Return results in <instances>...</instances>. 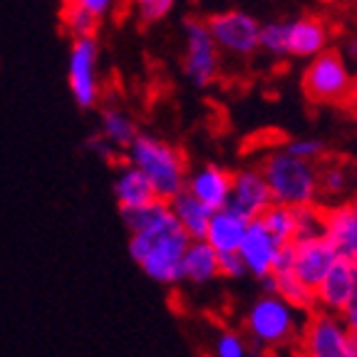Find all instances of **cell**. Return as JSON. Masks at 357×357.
I'll list each match as a JSON object with an SVG mask.
<instances>
[{
  "label": "cell",
  "instance_id": "cell-1",
  "mask_svg": "<svg viewBox=\"0 0 357 357\" xmlns=\"http://www.w3.org/2000/svg\"><path fill=\"white\" fill-rule=\"evenodd\" d=\"M129 231V256L142 273L159 285L184 283V253L189 238L178 229L167 201H154L137 211H122Z\"/></svg>",
  "mask_w": 357,
  "mask_h": 357
},
{
  "label": "cell",
  "instance_id": "cell-2",
  "mask_svg": "<svg viewBox=\"0 0 357 357\" xmlns=\"http://www.w3.org/2000/svg\"><path fill=\"white\" fill-rule=\"evenodd\" d=\"M124 159L149 178L159 201L169 204L181 191H186V178H189L191 169L184 151L174 146L172 142L139 132V137L124 151Z\"/></svg>",
  "mask_w": 357,
  "mask_h": 357
},
{
  "label": "cell",
  "instance_id": "cell-3",
  "mask_svg": "<svg viewBox=\"0 0 357 357\" xmlns=\"http://www.w3.org/2000/svg\"><path fill=\"white\" fill-rule=\"evenodd\" d=\"M261 172L266 176L271 196H273V204H283L290 208L320 204V167H315V164L290 156L285 149H275L263 159Z\"/></svg>",
  "mask_w": 357,
  "mask_h": 357
},
{
  "label": "cell",
  "instance_id": "cell-4",
  "mask_svg": "<svg viewBox=\"0 0 357 357\" xmlns=\"http://www.w3.org/2000/svg\"><path fill=\"white\" fill-rule=\"evenodd\" d=\"M303 320L305 315L293 310L278 296H261L245 310L243 335L261 350H280L298 342Z\"/></svg>",
  "mask_w": 357,
  "mask_h": 357
},
{
  "label": "cell",
  "instance_id": "cell-5",
  "mask_svg": "<svg viewBox=\"0 0 357 357\" xmlns=\"http://www.w3.org/2000/svg\"><path fill=\"white\" fill-rule=\"evenodd\" d=\"M357 79L340 50H325L303 70V92L315 105H350Z\"/></svg>",
  "mask_w": 357,
  "mask_h": 357
},
{
  "label": "cell",
  "instance_id": "cell-6",
  "mask_svg": "<svg viewBox=\"0 0 357 357\" xmlns=\"http://www.w3.org/2000/svg\"><path fill=\"white\" fill-rule=\"evenodd\" d=\"M67 87L79 109H95L102 97L100 43L97 38L73 40L67 55Z\"/></svg>",
  "mask_w": 357,
  "mask_h": 357
},
{
  "label": "cell",
  "instance_id": "cell-7",
  "mask_svg": "<svg viewBox=\"0 0 357 357\" xmlns=\"http://www.w3.org/2000/svg\"><path fill=\"white\" fill-rule=\"evenodd\" d=\"M181 70L186 79L194 87H208L216 82L221 73V50L213 43L204 20H186L184 22V57Z\"/></svg>",
  "mask_w": 357,
  "mask_h": 357
},
{
  "label": "cell",
  "instance_id": "cell-8",
  "mask_svg": "<svg viewBox=\"0 0 357 357\" xmlns=\"http://www.w3.org/2000/svg\"><path fill=\"white\" fill-rule=\"evenodd\" d=\"M206 28L213 43L221 52L234 57H251L258 52V38H261V22L256 15L245 10H221L208 15Z\"/></svg>",
  "mask_w": 357,
  "mask_h": 357
},
{
  "label": "cell",
  "instance_id": "cell-9",
  "mask_svg": "<svg viewBox=\"0 0 357 357\" xmlns=\"http://www.w3.org/2000/svg\"><path fill=\"white\" fill-rule=\"evenodd\" d=\"M347 325L340 315L312 310L303 320L296 350L301 357H350L347 352Z\"/></svg>",
  "mask_w": 357,
  "mask_h": 357
},
{
  "label": "cell",
  "instance_id": "cell-10",
  "mask_svg": "<svg viewBox=\"0 0 357 357\" xmlns=\"http://www.w3.org/2000/svg\"><path fill=\"white\" fill-rule=\"evenodd\" d=\"M271 206H273V196H271V189H268L261 167L236 169L229 196L231 211L243 216L245 221H258Z\"/></svg>",
  "mask_w": 357,
  "mask_h": 357
},
{
  "label": "cell",
  "instance_id": "cell-11",
  "mask_svg": "<svg viewBox=\"0 0 357 357\" xmlns=\"http://www.w3.org/2000/svg\"><path fill=\"white\" fill-rule=\"evenodd\" d=\"M283 245L285 243H280V241L263 226L261 218L251 221L248 223V231H245V236H243V243H241V248H238V256L245 266V273L256 280L273 275Z\"/></svg>",
  "mask_w": 357,
  "mask_h": 357
},
{
  "label": "cell",
  "instance_id": "cell-12",
  "mask_svg": "<svg viewBox=\"0 0 357 357\" xmlns=\"http://www.w3.org/2000/svg\"><path fill=\"white\" fill-rule=\"evenodd\" d=\"M357 301V263L337 258L323 283L315 288V310L342 315Z\"/></svg>",
  "mask_w": 357,
  "mask_h": 357
},
{
  "label": "cell",
  "instance_id": "cell-13",
  "mask_svg": "<svg viewBox=\"0 0 357 357\" xmlns=\"http://www.w3.org/2000/svg\"><path fill=\"white\" fill-rule=\"evenodd\" d=\"M335 261H337V256H335V251L325 238L290 243V273H296L312 290L323 283V278L330 273Z\"/></svg>",
  "mask_w": 357,
  "mask_h": 357
},
{
  "label": "cell",
  "instance_id": "cell-14",
  "mask_svg": "<svg viewBox=\"0 0 357 357\" xmlns=\"http://www.w3.org/2000/svg\"><path fill=\"white\" fill-rule=\"evenodd\" d=\"M335 256L357 263V206L352 201H337L325 206V234Z\"/></svg>",
  "mask_w": 357,
  "mask_h": 357
},
{
  "label": "cell",
  "instance_id": "cell-15",
  "mask_svg": "<svg viewBox=\"0 0 357 357\" xmlns=\"http://www.w3.org/2000/svg\"><path fill=\"white\" fill-rule=\"evenodd\" d=\"M285 22H288V40H285L288 57L310 62L330 50V28L320 15H301Z\"/></svg>",
  "mask_w": 357,
  "mask_h": 357
},
{
  "label": "cell",
  "instance_id": "cell-16",
  "mask_svg": "<svg viewBox=\"0 0 357 357\" xmlns=\"http://www.w3.org/2000/svg\"><path fill=\"white\" fill-rule=\"evenodd\" d=\"M231 181H234V172H229L221 164H201V167L191 169L189 178H186V191L194 199L211 211H221L229 206L231 196Z\"/></svg>",
  "mask_w": 357,
  "mask_h": 357
},
{
  "label": "cell",
  "instance_id": "cell-17",
  "mask_svg": "<svg viewBox=\"0 0 357 357\" xmlns=\"http://www.w3.org/2000/svg\"><path fill=\"white\" fill-rule=\"evenodd\" d=\"M112 191H114V199H117L119 213L137 211V208H144V206H149V204H154V201H159L154 189H151L149 178H146L139 169H134L127 159H124L119 167H114Z\"/></svg>",
  "mask_w": 357,
  "mask_h": 357
},
{
  "label": "cell",
  "instance_id": "cell-18",
  "mask_svg": "<svg viewBox=\"0 0 357 357\" xmlns=\"http://www.w3.org/2000/svg\"><path fill=\"white\" fill-rule=\"evenodd\" d=\"M248 223L251 221H245L243 216L231 211L229 206L221 208V211H213L204 241L211 245L218 256H223V253H238L245 231H248Z\"/></svg>",
  "mask_w": 357,
  "mask_h": 357
},
{
  "label": "cell",
  "instance_id": "cell-19",
  "mask_svg": "<svg viewBox=\"0 0 357 357\" xmlns=\"http://www.w3.org/2000/svg\"><path fill=\"white\" fill-rule=\"evenodd\" d=\"M169 208H172L174 218H176L178 229L184 231V236L189 241H204L208 229V221H211V208H206L199 199L189 194V191H181L176 199L169 201Z\"/></svg>",
  "mask_w": 357,
  "mask_h": 357
},
{
  "label": "cell",
  "instance_id": "cell-20",
  "mask_svg": "<svg viewBox=\"0 0 357 357\" xmlns=\"http://www.w3.org/2000/svg\"><path fill=\"white\" fill-rule=\"evenodd\" d=\"M184 283L189 285H208L218 280V253L206 241H189L184 253Z\"/></svg>",
  "mask_w": 357,
  "mask_h": 357
},
{
  "label": "cell",
  "instance_id": "cell-21",
  "mask_svg": "<svg viewBox=\"0 0 357 357\" xmlns=\"http://www.w3.org/2000/svg\"><path fill=\"white\" fill-rule=\"evenodd\" d=\"M100 134L112 146H117L119 151H127L132 142L139 137V127L124 107L105 105L100 112Z\"/></svg>",
  "mask_w": 357,
  "mask_h": 357
},
{
  "label": "cell",
  "instance_id": "cell-22",
  "mask_svg": "<svg viewBox=\"0 0 357 357\" xmlns=\"http://www.w3.org/2000/svg\"><path fill=\"white\" fill-rule=\"evenodd\" d=\"M275 293L283 303H288L293 310H298L301 315H310L315 310V290L310 285H305L296 273L290 271H278L273 273Z\"/></svg>",
  "mask_w": 357,
  "mask_h": 357
},
{
  "label": "cell",
  "instance_id": "cell-23",
  "mask_svg": "<svg viewBox=\"0 0 357 357\" xmlns=\"http://www.w3.org/2000/svg\"><path fill=\"white\" fill-rule=\"evenodd\" d=\"M60 22H62V30L73 40L95 38L97 28H100V17H95L87 8L77 6V3H62Z\"/></svg>",
  "mask_w": 357,
  "mask_h": 357
},
{
  "label": "cell",
  "instance_id": "cell-24",
  "mask_svg": "<svg viewBox=\"0 0 357 357\" xmlns=\"http://www.w3.org/2000/svg\"><path fill=\"white\" fill-rule=\"evenodd\" d=\"M261 223L266 226L280 243H293L296 241V229H298V208L283 206V204H273L266 213L261 216Z\"/></svg>",
  "mask_w": 357,
  "mask_h": 357
},
{
  "label": "cell",
  "instance_id": "cell-25",
  "mask_svg": "<svg viewBox=\"0 0 357 357\" xmlns=\"http://www.w3.org/2000/svg\"><path fill=\"white\" fill-rule=\"evenodd\" d=\"M318 186L320 199H333V204H337V199L345 196L347 186H350V176L340 164H325L318 172Z\"/></svg>",
  "mask_w": 357,
  "mask_h": 357
},
{
  "label": "cell",
  "instance_id": "cell-26",
  "mask_svg": "<svg viewBox=\"0 0 357 357\" xmlns=\"http://www.w3.org/2000/svg\"><path fill=\"white\" fill-rule=\"evenodd\" d=\"M323 234H325V206H323V204L298 208L296 241L323 238ZM296 241H293V243H296Z\"/></svg>",
  "mask_w": 357,
  "mask_h": 357
},
{
  "label": "cell",
  "instance_id": "cell-27",
  "mask_svg": "<svg viewBox=\"0 0 357 357\" xmlns=\"http://www.w3.org/2000/svg\"><path fill=\"white\" fill-rule=\"evenodd\" d=\"M285 40H288V22L285 20L261 22L258 50L268 52L271 57H288V52H285Z\"/></svg>",
  "mask_w": 357,
  "mask_h": 357
},
{
  "label": "cell",
  "instance_id": "cell-28",
  "mask_svg": "<svg viewBox=\"0 0 357 357\" xmlns=\"http://www.w3.org/2000/svg\"><path fill=\"white\" fill-rule=\"evenodd\" d=\"M208 357H253L251 342L238 330H221L213 340V350Z\"/></svg>",
  "mask_w": 357,
  "mask_h": 357
},
{
  "label": "cell",
  "instance_id": "cell-29",
  "mask_svg": "<svg viewBox=\"0 0 357 357\" xmlns=\"http://www.w3.org/2000/svg\"><path fill=\"white\" fill-rule=\"evenodd\" d=\"M283 149L288 151L290 156H298V159H303V162H307V164H315V167H318L325 159V154H328L325 142L315 139V137H298V139H290Z\"/></svg>",
  "mask_w": 357,
  "mask_h": 357
},
{
  "label": "cell",
  "instance_id": "cell-30",
  "mask_svg": "<svg viewBox=\"0 0 357 357\" xmlns=\"http://www.w3.org/2000/svg\"><path fill=\"white\" fill-rule=\"evenodd\" d=\"M132 3V10L137 15V20L142 25H151V22H159L174 10L176 0H129Z\"/></svg>",
  "mask_w": 357,
  "mask_h": 357
},
{
  "label": "cell",
  "instance_id": "cell-31",
  "mask_svg": "<svg viewBox=\"0 0 357 357\" xmlns=\"http://www.w3.org/2000/svg\"><path fill=\"white\" fill-rule=\"evenodd\" d=\"M84 149H87L89 154H95L97 159H102V162L112 164V167H119V164L124 162L122 156H119V149H117V146H112L109 142H107L100 132L89 134L87 139H84Z\"/></svg>",
  "mask_w": 357,
  "mask_h": 357
},
{
  "label": "cell",
  "instance_id": "cell-32",
  "mask_svg": "<svg viewBox=\"0 0 357 357\" xmlns=\"http://www.w3.org/2000/svg\"><path fill=\"white\" fill-rule=\"evenodd\" d=\"M218 275L229 280H238L243 275H248L238 253H223V256H218Z\"/></svg>",
  "mask_w": 357,
  "mask_h": 357
},
{
  "label": "cell",
  "instance_id": "cell-33",
  "mask_svg": "<svg viewBox=\"0 0 357 357\" xmlns=\"http://www.w3.org/2000/svg\"><path fill=\"white\" fill-rule=\"evenodd\" d=\"M70 3H77V6L87 8L95 17H107L114 8L119 6V0H70Z\"/></svg>",
  "mask_w": 357,
  "mask_h": 357
},
{
  "label": "cell",
  "instance_id": "cell-34",
  "mask_svg": "<svg viewBox=\"0 0 357 357\" xmlns=\"http://www.w3.org/2000/svg\"><path fill=\"white\" fill-rule=\"evenodd\" d=\"M340 318H342V323L347 325V330H350V333H357V301L352 303L345 312H342Z\"/></svg>",
  "mask_w": 357,
  "mask_h": 357
},
{
  "label": "cell",
  "instance_id": "cell-35",
  "mask_svg": "<svg viewBox=\"0 0 357 357\" xmlns=\"http://www.w3.org/2000/svg\"><path fill=\"white\" fill-rule=\"evenodd\" d=\"M342 57H352V60H357V35H355V38H347Z\"/></svg>",
  "mask_w": 357,
  "mask_h": 357
},
{
  "label": "cell",
  "instance_id": "cell-36",
  "mask_svg": "<svg viewBox=\"0 0 357 357\" xmlns=\"http://www.w3.org/2000/svg\"><path fill=\"white\" fill-rule=\"evenodd\" d=\"M347 352H350V357H357V333L347 335Z\"/></svg>",
  "mask_w": 357,
  "mask_h": 357
},
{
  "label": "cell",
  "instance_id": "cell-37",
  "mask_svg": "<svg viewBox=\"0 0 357 357\" xmlns=\"http://www.w3.org/2000/svg\"><path fill=\"white\" fill-rule=\"evenodd\" d=\"M350 107H352V112H355V117H357V87H355V95H352V100H350Z\"/></svg>",
  "mask_w": 357,
  "mask_h": 357
},
{
  "label": "cell",
  "instance_id": "cell-38",
  "mask_svg": "<svg viewBox=\"0 0 357 357\" xmlns=\"http://www.w3.org/2000/svg\"><path fill=\"white\" fill-rule=\"evenodd\" d=\"M352 204H355V206H357V191H355V196H352Z\"/></svg>",
  "mask_w": 357,
  "mask_h": 357
},
{
  "label": "cell",
  "instance_id": "cell-39",
  "mask_svg": "<svg viewBox=\"0 0 357 357\" xmlns=\"http://www.w3.org/2000/svg\"><path fill=\"white\" fill-rule=\"evenodd\" d=\"M62 3H70V0H62Z\"/></svg>",
  "mask_w": 357,
  "mask_h": 357
},
{
  "label": "cell",
  "instance_id": "cell-40",
  "mask_svg": "<svg viewBox=\"0 0 357 357\" xmlns=\"http://www.w3.org/2000/svg\"><path fill=\"white\" fill-rule=\"evenodd\" d=\"M206 357H208V355H206Z\"/></svg>",
  "mask_w": 357,
  "mask_h": 357
}]
</instances>
